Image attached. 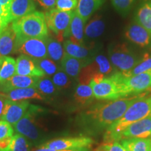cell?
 <instances>
[{"mask_svg":"<svg viewBox=\"0 0 151 151\" xmlns=\"http://www.w3.org/2000/svg\"><path fill=\"white\" fill-rule=\"evenodd\" d=\"M38 78L39 77L25 76L16 74L8 80L0 82V92L6 93L16 89L35 88Z\"/></svg>","mask_w":151,"mask_h":151,"instance_id":"5bb4252c","label":"cell"},{"mask_svg":"<svg viewBox=\"0 0 151 151\" xmlns=\"http://www.w3.org/2000/svg\"><path fill=\"white\" fill-rule=\"evenodd\" d=\"M32 143L26 137L19 134L13 136L10 146L6 151H29Z\"/></svg>","mask_w":151,"mask_h":151,"instance_id":"4dcf8cb0","label":"cell"},{"mask_svg":"<svg viewBox=\"0 0 151 151\" xmlns=\"http://www.w3.org/2000/svg\"><path fill=\"white\" fill-rule=\"evenodd\" d=\"M16 74V60L9 56L0 58V82Z\"/></svg>","mask_w":151,"mask_h":151,"instance_id":"484cf974","label":"cell"},{"mask_svg":"<svg viewBox=\"0 0 151 151\" xmlns=\"http://www.w3.org/2000/svg\"><path fill=\"white\" fill-rule=\"evenodd\" d=\"M136 20L151 35V0H146L138 9Z\"/></svg>","mask_w":151,"mask_h":151,"instance_id":"4316f807","label":"cell"},{"mask_svg":"<svg viewBox=\"0 0 151 151\" xmlns=\"http://www.w3.org/2000/svg\"><path fill=\"white\" fill-rule=\"evenodd\" d=\"M29 105L28 101H14L7 99L1 119L14 125L22 118Z\"/></svg>","mask_w":151,"mask_h":151,"instance_id":"8fae6325","label":"cell"},{"mask_svg":"<svg viewBox=\"0 0 151 151\" xmlns=\"http://www.w3.org/2000/svg\"><path fill=\"white\" fill-rule=\"evenodd\" d=\"M17 39L45 38L48 37V27L44 14L34 11L11 22Z\"/></svg>","mask_w":151,"mask_h":151,"instance_id":"3957f363","label":"cell"},{"mask_svg":"<svg viewBox=\"0 0 151 151\" xmlns=\"http://www.w3.org/2000/svg\"><path fill=\"white\" fill-rule=\"evenodd\" d=\"M140 97L141 95H134L94 104L77 117V124L88 134H99L121 118Z\"/></svg>","mask_w":151,"mask_h":151,"instance_id":"6da1fadb","label":"cell"},{"mask_svg":"<svg viewBox=\"0 0 151 151\" xmlns=\"http://www.w3.org/2000/svg\"><path fill=\"white\" fill-rule=\"evenodd\" d=\"M120 143L127 151H150V138H127Z\"/></svg>","mask_w":151,"mask_h":151,"instance_id":"603a6c76","label":"cell"},{"mask_svg":"<svg viewBox=\"0 0 151 151\" xmlns=\"http://www.w3.org/2000/svg\"><path fill=\"white\" fill-rule=\"evenodd\" d=\"M94 96L89 84L79 83L76 88L74 99L78 104L88 106L93 102Z\"/></svg>","mask_w":151,"mask_h":151,"instance_id":"d4e9b609","label":"cell"},{"mask_svg":"<svg viewBox=\"0 0 151 151\" xmlns=\"http://www.w3.org/2000/svg\"><path fill=\"white\" fill-rule=\"evenodd\" d=\"M17 36L12 24L9 23L0 33V58L16 52Z\"/></svg>","mask_w":151,"mask_h":151,"instance_id":"9a60e30c","label":"cell"},{"mask_svg":"<svg viewBox=\"0 0 151 151\" xmlns=\"http://www.w3.org/2000/svg\"><path fill=\"white\" fill-rule=\"evenodd\" d=\"M92 61V60L77 59L65 53L60 63L61 69L70 78L77 79L78 78L79 74L83 68L89 65Z\"/></svg>","mask_w":151,"mask_h":151,"instance_id":"e0dca14e","label":"cell"},{"mask_svg":"<svg viewBox=\"0 0 151 151\" xmlns=\"http://www.w3.org/2000/svg\"><path fill=\"white\" fill-rule=\"evenodd\" d=\"M125 37L129 41L142 48L151 47V35L137 20L128 26Z\"/></svg>","mask_w":151,"mask_h":151,"instance_id":"7c38bea8","label":"cell"},{"mask_svg":"<svg viewBox=\"0 0 151 151\" xmlns=\"http://www.w3.org/2000/svg\"><path fill=\"white\" fill-rule=\"evenodd\" d=\"M78 0H57V9L62 11H71L76 9Z\"/></svg>","mask_w":151,"mask_h":151,"instance_id":"8d00e7d4","label":"cell"},{"mask_svg":"<svg viewBox=\"0 0 151 151\" xmlns=\"http://www.w3.org/2000/svg\"><path fill=\"white\" fill-rule=\"evenodd\" d=\"M36 10L34 0H12L10 6L11 22L18 20Z\"/></svg>","mask_w":151,"mask_h":151,"instance_id":"ac0fdd59","label":"cell"},{"mask_svg":"<svg viewBox=\"0 0 151 151\" xmlns=\"http://www.w3.org/2000/svg\"><path fill=\"white\" fill-rule=\"evenodd\" d=\"M40 6L46 10H51L53 9L56 6L57 0H34Z\"/></svg>","mask_w":151,"mask_h":151,"instance_id":"f35d334b","label":"cell"},{"mask_svg":"<svg viewBox=\"0 0 151 151\" xmlns=\"http://www.w3.org/2000/svg\"><path fill=\"white\" fill-rule=\"evenodd\" d=\"M92 71L97 74H102L106 76L111 75L113 71V67L111 62L107 58L103 55H99L94 58L93 60L89 64Z\"/></svg>","mask_w":151,"mask_h":151,"instance_id":"cb8c5ba5","label":"cell"},{"mask_svg":"<svg viewBox=\"0 0 151 151\" xmlns=\"http://www.w3.org/2000/svg\"><path fill=\"white\" fill-rule=\"evenodd\" d=\"M14 129L12 125L4 120H0V140L6 137H13Z\"/></svg>","mask_w":151,"mask_h":151,"instance_id":"74e56055","label":"cell"},{"mask_svg":"<svg viewBox=\"0 0 151 151\" xmlns=\"http://www.w3.org/2000/svg\"><path fill=\"white\" fill-rule=\"evenodd\" d=\"M109 77L118 87L120 98L137 95L151 88V69L129 77L122 72L116 71Z\"/></svg>","mask_w":151,"mask_h":151,"instance_id":"277c9868","label":"cell"},{"mask_svg":"<svg viewBox=\"0 0 151 151\" xmlns=\"http://www.w3.org/2000/svg\"><path fill=\"white\" fill-rule=\"evenodd\" d=\"M64 50L65 53L77 59L92 60L90 59L92 55L91 50L89 48L83 45L76 44L71 42L69 39H67L64 42Z\"/></svg>","mask_w":151,"mask_h":151,"instance_id":"7402d4cb","label":"cell"},{"mask_svg":"<svg viewBox=\"0 0 151 151\" xmlns=\"http://www.w3.org/2000/svg\"><path fill=\"white\" fill-rule=\"evenodd\" d=\"M109 56L116 71L124 73L139 65L143 59V55L138 54L127 43H122L111 46Z\"/></svg>","mask_w":151,"mask_h":151,"instance_id":"5b68a950","label":"cell"},{"mask_svg":"<svg viewBox=\"0 0 151 151\" xmlns=\"http://www.w3.org/2000/svg\"><path fill=\"white\" fill-rule=\"evenodd\" d=\"M93 143V139L88 137L61 138L43 143L41 148H47L58 151L74 150L89 148Z\"/></svg>","mask_w":151,"mask_h":151,"instance_id":"9c48e42d","label":"cell"},{"mask_svg":"<svg viewBox=\"0 0 151 151\" xmlns=\"http://www.w3.org/2000/svg\"><path fill=\"white\" fill-rule=\"evenodd\" d=\"M151 136V116L134 122L126 127L118 137V140L127 138H149Z\"/></svg>","mask_w":151,"mask_h":151,"instance_id":"4fadbf2b","label":"cell"},{"mask_svg":"<svg viewBox=\"0 0 151 151\" xmlns=\"http://www.w3.org/2000/svg\"><path fill=\"white\" fill-rule=\"evenodd\" d=\"M35 88L46 100L48 98H51L55 96L58 91V88L53 84L51 79L46 76L38 78Z\"/></svg>","mask_w":151,"mask_h":151,"instance_id":"83f0119b","label":"cell"},{"mask_svg":"<svg viewBox=\"0 0 151 151\" xmlns=\"http://www.w3.org/2000/svg\"><path fill=\"white\" fill-rule=\"evenodd\" d=\"M9 23H11V22L9 21L8 19H6L3 16H0V33L5 29V27Z\"/></svg>","mask_w":151,"mask_h":151,"instance_id":"b9f144b4","label":"cell"},{"mask_svg":"<svg viewBox=\"0 0 151 151\" xmlns=\"http://www.w3.org/2000/svg\"><path fill=\"white\" fill-rule=\"evenodd\" d=\"M0 16L4 17V18L8 19L9 21L11 22V21H10V14H9V12H7V11L5 10L4 8L2 6H1V4H0Z\"/></svg>","mask_w":151,"mask_h":151,"instance_id":"ee69618b","label":"cell"},{"mask_svg":"<svg viewBox=\"0 0 151 151\" xmlns=\"http://www.w3.org/2000/svg\"><path fill=\"white\" fill-rule=\"evenodd\" d=\"M35 151H58V150H52V149L47 148H40L37 149V150H36ZM62 151H64V150H62Z\"/></svg>","mask_w":151,"mask_h":151,"instance_id":"f6af8a7d","label":"cell"},{"mask_svg":"<svg viewBox=\"0 0 151 151\" xmlns=\"http://www.w3.org/2000/svg\"><path fill=\"white\" fill-rule=\"evenodd\" d=\"M12 137H6L4 139L0 140V151H6L9 146H10Z\"/></svg>","mask_w":151,"mask_h":151,"instance_id":"ab89813d","label":"cell"},{"mask_svg":"<svg viewBox=\"0 0 151 151\" xmlns=\"http://www.w3.org/2000/svg\"><path fill=\"white\" fill-rule=\"evenodd\" d=\"M151 69V53L146 52L143 54V59L139 65L136 66L131 71L124 73L123 74L126 76L129 77L131 76L139 74V73L146 72V71Z\"/></svg>","mask_w":151,"mask_h":151,"instance_id":"836d02e7","label":"cell"},{"mask_svg":"<svg viewBox=\"0 0 151 151\" xmlns=\"http://www.w3.org/2000/svg\"><path fill=\"white\" fill-rule=\"evenodd\" d=\"M134 1L135 0H111L115 9L122 16L129 13Z\"/></svg>","mask_w":151,"mask_h":151,"instance_id":"e575fe53","label":"cell"},{"mask_svg":"<svg viewBox=\"0 0 151 151\" xmlns=\"http://www.w3.org/2000/svg\"><path fill=\"white\" fill-rule=\"evenodd\" d=\"M105 29V24L101 18H94L87 25L85 34L88 38L94 39L102 35Z\"/></svg>","mask_w":151,"mask_h":151,"instance_id":"f546056e","label":"cell"},{"mask_svg":"<svg viewBox=\"0 0 151 151\" xmlns=\"http://www.w3.org/2000/svg\"><path fill=\"white\" fill-rule=\"evenodd\" d=\"M104 0H78L76 12L86 22L95 11L101 6Z\"/></svg>","mask_w":151,"mask_h":151,"instance_id":"44dd1931","label":"cell"},{"mask_svg":"<svg viewBox=\"0 0 151 151\" xmlns=\"http://www.w3.org/2000/svg\"><path fill=\"white\" fill-rule=\"evenodd\" d=\"M11 1L12 0H0V4L4 8L5 10L9 13V14H10V6Z\"/></svg>","mask_w":151,"mask_h":151,"instance_id":"7bdbcfd3","label":"cell"},{"mask_svg":"<svg viewBox=\"0 0 151 151\" xmlns=\"http://www.w3.org/2000/svg\"><path fill=\"white\" fill-rule=\"evenodd\" d=\"M48 58L57 63L61 62L65 52L59 41L52 38L46 37Z\"/></svg>","mask_w":151,"mask_h":151,"instance_id":"f1b7e54d","label":"cell"},{"mask_svg":"<svg viewBox=\"0 0 151 151\" xmlns=\"http://www.w3.org/2000/svg\"><path fill=\"white\" fill-rule=\"evenodd\" d=\"M7 98L6 97V95L4 93L0 92V119H1V115H2L4 108V106L6 101Z\"/></svg>","mask_w":151,"mask_h":151,"instance_id":"60d3db41","label":"cell"},{"mask_svg":"<svg viewBox=\"0 0 151 151\" xmlns=\"http://www.w3.org/2000/svg\"><path fill=\"white\" fill-rule=\"evenodd\" d=\"M4 94L7 99L14 101H28L30 99L43 100V101L46 100L35 88L16 89Z\"/></svg>","mask_w":151,"mask_h":151,"instance_id":"ffe728a7","label":"cell"},{"mask_svg":"<svg viewBox=\"0 0 151 151\" xmlns=\"http://www.w3.org/2000/svg\"><path fill=\"white\" fill-rule=\"evenodd\" d=\"M73 16V11H62L53 9L45 14L48 28L56 35L58 41L66 38Z\"/></svg>","mask_w":151,"mask_h":151,"instance_id":"52a82bcc","label":"cell"},{"mask_svg":"<svg viewBox=\"0 0 151 151\" xmlns=\"http://www.w3.org/2000/svg\"><path fill=\"white\" fill-rule=\"evenodd\" d=\"M150 151H151V143H150Z\"/></svg>","mask_w":151,"mask_h":151,"instance_id":"7dc6e473","label":"cell"},{"mask_svg":"<svg viewBox=\"0 0 151 151\" xmlns=\"http://www.w3.org/2000/svg\"><path fill=\"white\" fill-rule=\"evenodd\" d=\"M85 22L76 11H73V16L66 38H69V40L76 44L83 45Z\"/></svg>","mask_w":151,"mask_h":151,"instance_id":"d6986e66","label":"cell"},{"mask_svg":"<svg viewBox=\"0 0 151 151\" xmlns=\"http://www.w3.org/2000/svg\"><path fill=\"white\" fill-rule=\"evenodd\" d=\"M46 37L32 39H17L16 52L28 56L33 60L48 58Z\"/></svg>","mask_w":151,"mask_h":151,"instance_id":"ba28073f","label":"cell"},{"mask_svg":"<svg viewBox=\"0 0 151 151\" xmlns=\"http://www.w3.org/2000/svg\"><path fill=\"white\" fill-rule=\"evenodd\" d=\"M94 97L101 100H116L121 99L119 94L118 87L109 76L99 81H91L90 83Z\"/></svg>","mask_w":151,"mask_h":151,"instance_id":"30bf717a","label":"cell"},{"mask_svg":"<svg viewBox=\"0 0 151 151\" xmlns=\"http://www.w3.org/2000/svg\"><path fill=\"white\" fill-rule=\"evenodd\" d=\"M44 109L39 106L30 104L22 118L13 125L15 132L32 141H39L41 137V133L37 118L39 114L44 112Z\"/></svg>","mask_w":151,"mask_h":151,"instance_id":"8992f818","label":"cell"},{"mask_svg":"<svg viewBox=\"0 0 151 151\" xmlns=\"http://www.w3.org/2000/svg\"><path fill=\"white\" fill-rule=\"evenodd\" d=\"M94 151H127L118 141H108L98 146Z\"/></svg>","mask_w":151,"mask_h":151,"instance_id":"d590c367","label":"cell"},{"mask_svg":"<svg viewBox=\"0 0 151 151\" xmlns=\"http://www.w3.org/2000/svg\"><path fill=\"white\" fill-rule=\"evenodd\" d=\"M51 80L58 90H67L71 84L70 77L62 70L61 67L54 75H52Z\"/></svg>","mask_w":151,"mask_h":151,"instance_id":"1f68e13d","label":"cell"},{"mask_svg":"<svg viewBox=\"0 0 151 151\" xmlns=\"http://www.w3.org/2000/svg\"><path fill=\"white\" fill-rule=\"evenodd\" d=\"M89 148H85V149H80V150H64V151H88Z\"/></svg>","mask_w":151,"mask_h":151,"instance_id":"bcb514c9","label":"cell"},{"mask_svg":"<svg viewBox=\"0 0 151 151\" xmlns=\"http://www.w3.org/2000/svg\"><path fill=\"white\" fill-rule=\"evenodd\" d=\"M16 74L32 77L46 76L38 67L35 60L24 55H20L16 59Z\"/></svg>","mask_w":151,"mask_h":151,"instance_id":"2e32d148","label":"cell"},{"mask_svg":"<svg viewBox=\"0 0 151 151\" xmlns=\"http://www.w3.org/2000/svg\"><path fill=\"white\" fill-rule=\"evenodd\" d=\"M38 67L43 71L45 76H52L58 71L60 68L58 67L56 62L52 61L50 58H43L41 60H35Z\"/></svg>","mask_w":151,"mask_h":151,"instance_id":"d6a6232c","label":"cell"},{"mask_svg":"<svg viewBox=\"0 0 151 151\" xmlns=\"http://www.w3.org/2000/svg\"><path fill=\"white\" fill-rule=\"evenodd\" d=\"M149 116H151V95L147 97L142 95L130 106L121 118L106 130L104 141H118L119 136L126 127Z\"/></svg>","mask_w":151,"mask_h":151,"instance_id":"7a4b0ae2","label":"cell"}]
</instances>
